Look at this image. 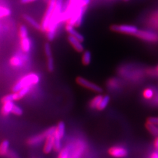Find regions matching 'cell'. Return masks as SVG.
Returning <instances> with one entry per match:
<instances>
[{"label":"cell","instance_id":"cell-22","mask_svg":"<svg viewBox=\"0 0 158 158\" xmlns=\"http://www.w3.org/2000/svg\"><path fill=\"white\" fill-rule=\"evenodd\" d=\"M10 63H11V65L14 67H20L22 65L23 60L21 57H19L18 56H15L11 59Z\"/></svg>","mask_w":158,"mask_h":158},{"label":"cell","instance_id":"cell-35","mask_svg":"<svg viewBox=\"0 0 158 158\" xmlns=\"http://www.w3.org/2000/svg\"><path fill=\"white\" fill-rule=\"evenodd\" d=\"M36 0H21V2L23 4H27L29 3H32L34 2H36Z\"/></svg>","mask_w":158,"mask_h":158},{"label":"cell","instance_id":"cell-3","mask_svg":"<svg viewBox=\"0 0 158 158\" xmlns=\"http://www.w3.org/2000/svg\"><path fill=\"white\" fill-rule=\"evenodd\" d=\"M86 10V7L79 6L75 11V13H73L72 17L67 21V24H69V25H71L73 27H80L82 23L84 15H85Z\"/></svg>","mask_w":158,"mask_h":158},{"label":"cell","instance_id":"cell-10","mask_svg":"<svg viewBox=\"0 0 158 158\" xmlns=\"http://www.w3.org/2000/svg\"><path fill=\"white\" fill-rule=\"evenodd\" d=\"M68 41L71 44V46L73 47V48L78 52H84V46L81 41H79L78 40L75 38L71 35L68 36Z\"/></svg>","mask_w":158,"mask_h":158},{"label":"cell","instance_id":"cell-19","mask_svg":"<svg viewBox=\"0 0 158 158\" xmlns=\"http://www.w3.org/2000/svg\"><path fill=\"white\" fill-rule=\"evenodd\" d=\"M92 61V55L90 51H85L83 53L82 57V62L84 65H90Z\"/></svg>","mask_w":158,"mask_h":158},{"label":"cell","instance_id":"cell-14","mask_svg":"<svg viewBox=\"0 0 158 158\" xmlns=\"http://www.w3.org/2000/svg\"><path fill=\"white\" fill-rule=\"evenodd\" d=\"M23 19L33 28H34L36 30H40V31H41V24H40L36 20L33 19L32 17L28 15H24Z\"/></svg>","mask_w":158,"mask_h":158},{"label":"cell","instance_id":"cell-1","mask_svg":"<svg viewBox=\"0 0 158 158\" xmlns=\"http://www.w3.org/2000/svg\"><path fill=\"white\" fill-rule=\"evenodd\" d=\"M63 0H56V6L54 7L52 17L49 20L47 28V38L49 41H53L56 36V30L59 22H61V16L62 14V7Z\"/></svg>","mask_w":158,"mask_h":158},{"label":"cell","instance_id":"cell-36","mask_svg":"<svg viewBox=\"0 0 158 158\" xmlns=\"http://www.w3.org/2000/svg\"><path fill=\"white\" fill-rule=\"evenodd\" d=\"M44 1H46V2H48V1H49V0H44Z\"/></svg>","mask_w":158,"mask_h":158},{"label":"cell","instance_id":"cell-16","mask_svg":"<svg viewBox=\"0 0 158 158\" xmlns=\"http://www.w3.org/2000/svg\"><path fill=\"white\" fill-rule=\"evenodd\" d=\"M14 103L13 102H8L3 103L2 109V113L4 116H7L11 113Z\"/></svg>","mask_w":158,"mask_h":158},{"label":"cell","instance_id":"cell-15","mask_svg":"<svg viewBox=\"0 0 158 158\" xmlns=\"http://www.w3.org/2000/svg\"><path fill=\"white\" fill-rule=\"evenodd\" d=\"M110 97L108 95H106L104 96H102L101 100L99 103L98 106L96 107V110L98 111H103V110L107 107L109 103H110Z\"/></svg>","mask_w":158,"mask_h":158},{"label":"cell","instance_id":"cell-32","mask_svg":"<svg viewBox=\"0 0 158 158\" xmlns=\"http://www.w3.org/2000/svg\"><path fill=\"white\" fill-rule=\"evenodd\" d=\"M90 3V0H80L79 1V6L83 7H87Z\"/></svg>","mask_w":158,"mask_h":158},{"label":"cell","instance_id":"cell-37","mask_svg":"<svg viewBox=\"0 0 158 158\" xmlns=\"http://www.w3.org/2000/svg\"><path fill=\"white\" fill-rule=\"evenodd\" d=\"M157 71H158V67H157Z\"/></svg>","mask_w":158,"mask_h":158},{"label":"cell","instance_id":"cell-5","mask_svg":"<svg viewBox=\"0 0 158 158\" xmlns=\"http://www.w3.org/2000/svg\"><path fill=\"white\" fill-rule=\"evenodd\" d=\"M138 38L147 42L156 43L158 42V34L145 30H138L135 35Z\"/></svg>","mask_w":158,"mask_h":158},{"label":"cell","instance_id":"cell-31","mask_svg":"<svg viewBox=\"0 0 158 158\" xmlns=\"http://www.w3.org/2000/svg\"><path fill=\"white\" fill-rule=\"evenodd\" d=\"M13 101H14V99H13V94H8L6 96H4L2 100V102L3 103H6V102H13Z\"/></svg>","mask_w":158,"mask_h":158},{"label":"cell","instance_id":"cell-18","mask_svg":"<svg viewBox=\"0 0 158 158\" xmlns=\"http://www.w3.org/2000/svg\"><path fill=\"white\" fill-rule=\"evenodd\" d=\"M146 127L147 128V130L149 131L153 136H154L156 137L158 136V125L153 124V123L149 122H146Z\"/></svg>","mask_w":158,"mask_h":158},{"label":"cell","instance_id":"cell-30","mask_svg":"<svg viewBox=\"0 0 158 158\" xmlns=\"http://www.w3.org/2000/svg\"><path fill=\"white\" fill-rule=\"evenodd\" d=\"M48 70L49 72H53L54 70V61L52 57H48Z\"/></svg>","mask_w":158,"mask_h":158},{"label":"cell","instance_id":"cell-27","mask_svg":"<svg viewBox=\"0 0 158 158\" xmlns=\"http://www.w3.org/2000/svg\"><path fill=\"white\" fill-rule=\"evenodd\" d=\"M11 113H13L14 115H17V116H20V115H21L23 113V110H22L21 107L14 104V106L13 107V109H12Z\"/></svg>","mask_w":158,"mask_h":158},{"label":"cell","instance_id":"cell-21","mask_svg":"<svg viewBox=\"0 0 158 158\" xmlns=\"http://www.w3.org/2000/svg\"><path fill=\"white\" fill-rule=\"evenodd\" d=\"M103 96L102 95H98L95 96L94 98H93L91 101L90 102V103H89V106H90V107L92 109H96L97 106H98L99 103H100L101 99Z\"/></svg>","mask_w":158,"mask_h":158},{"label":"cell","instance_id":"cell-23","mask_svg":"<svg viewBox=\"0 0 158 158\" xmlns=\"http://www.w3.org/2000/svg\"><path fill=\"white\" fill-rule=\"evenodd\" d=\"M59 154L58 158H71L70 149L68 147H66L59 151Z\"/></svg>","mask_w":158,"mask_h":158},{"label":"cell","instance_id":"cell-20","mask_svg":"<svg viewBox=\"0 0 158 158\" xmlns=\"http://www.w3.org/2000/svg\"><path fill=\"white\" fill-rule=\"evenodd\" d=\"M9 142L8 140H3L1 144H0V156H3L6 154L9 150Z\"/></svg>","mask_w":158,"mask_h":158},{"label":"cell","instance_id":"cell-12","mask_svg":"<svg viewBox=\"0 0 158 158\" xmlns=\"http://www.w3.org/2000/svg\"><path fill=\"white\" fill-rule=\"evenodd\" d=\"M66 31L67 32L70 34L71 36L75 37L77 40H78L79 41H81V42H83L84 40H85V38L82 35L81 33H79L77 31H76L75 28H74V27L69 25V24H67L66 26Z\"/></svg>","mask_w":158,"mask_h":158},{"label":"cell","instance_id":"cell-26","mask_svg":"<svg viewBox=\"0 0 158 158\" xmlns=\"http://www.w3.org/2000/svg\"><path fill=\"white\" fill-rule=\"evenodd\" d=\"M11 12L10 9L6 7H3L0 6V18L4 17H7L11 15Z\"/></svg>","mask_w":158,"mask_h":158},{"label":"cell","instance_id":"cell-29","mask_svg":"<svg viewBox=\"0 0 158 158\" xmlns=\"http://www.w3.org/2000/svg\"><path fill=\"white\" fill-rule=\"evenodd\" d=\"M44 51H45V53H46V56L47 58L52 57L51 46L48 42L46 43L45 45H44Z\"/></svg>","mask_w":158,"mask_h":158},{"label":"cell","instance_id":"cell-6","mask_svg":"<svg viewBox=\"0 0 158 158\" xmlns=\"http://www.w3.org/2000/svg\"><path fill=\"white\" fill-rule=\"evenodd\" d=\"M56 3V0H49L48 2V8L45 15H44V17L42 19V22L41 24V31L42 32H46L47 31L49 20H50L54 7H55Z\"/></svg>","mask_w":158,"mask_h":158},{"label":"cell","instance_id":"cell-2","mask_svg":"<svg viewBox=\"0 0 158 158\" xmlns=\"http://www.w3.org/2000/svg\"><path fill=\"white\" fill-rule=\"evenodd\" d=\"M40 81L38 75L34 73H31L28 75L24 76L21 80L17 82L13 87V92H16L19 91L21 89L26 86H31L38 84Z\"/></svg>","mask_w":158,"mask_h":158},{"label":"cell","instance_id":"cell-4","mask_svg":"<svg viewBox=\"0 0 158 158\" xmlns=\"http://www.w3.org/2000/svg\"><path fill=\"white\" fill-rule=\"evenodd\" d=\"M112 31L128 35H135L138 28L132 24H113L110 27Z\"/></svg>","mask_w":158,"mask_h":158},{"label":"cell","instance_id":"cell-33","mask_svg":"<svg viewBox=\"0 0 158 158\" xmlns=\"http://www.w3.org/2000/svg\"><path fill=\"white\" fill-rule=\"evenodd\" d=\"M149 158H158V150L153 152L150 154Z\"/></svg>","mask_w":158,"mask_h":158},{"label":"cell","instance_id":"cell-38","mask_svg":"<svg viewBox=\"0 0 158 158\" xmlns=\"http://www.w3.org/2000/svg\"><path fill=\"white\" fill-rule=\"evenodd\" d=\"M157 120H158V117H157Z\"/></svg>","mask_w":158,"mask_h":158},{"label":"cell","instance_id":"cell-34","mask_svg":"<svg viewBox=\"0 0 158 158\" xmlns=\"http://www.w3.org/2000/svg\"><path fill=\"white\" fill-rule=\"evenodd\" d=\"M154 146L156 150H158V136H156L154 142Z\"/></svg>","mask_w":158,"mask_h":158},{"label":"cell","instance_id":"cell-8","mask_svg":"<svg viewBox=\"0 0 158 158\" xmlns=\"http://www.w3.org/2000/svg\"><path fill=\"white\" fill-rule=\"evenodd\" d=\"M108 154L115 158H125L128 156V150L121 146H113L108 150Z\"/></svg>","mask_w":158,"mask_h":158},{"label":"cell","instance_id":"cell-11","mask_svg":"<svg viewBox=\"0 0 158 158\" xmlns=\"http://www.w3.org/2000/svg\"><path fill=\"white\" fill-rule=\"evenodd\" d=\"M46 139L45 144L44 146V152L45 154H49L53 150V143H54V136L53 135H48Z\"/></svg>","mask_w":158,"mask_h":158},{"label":"cell","instance_id":"cell-24","mask_svg":"<svg viewBox=\"0 0 158 158\" xmlns=\"http://www.w3.org/2000/svg\"><path fill=\"white\" fill-rule=\"evenodd\" d=\"M154 90L151 88H146L143 92V97L146 100H151L154 97Z\"/></svg>","mask_w":158,"mask_h":158},{"label":"cell","instance_id":"cell-9","mask_svg":"<svg viewBox=\"0 0 158 158\" xmlns=\"http://www.w3.org/2000/svg\"><path fill=\"white\" fill-rule=\"evenodd\" d=\"M65 125L63 121L59 122L57 127H55V131H54L53 136L56 139L61 140L65 135Z\"/></svg>","mask_w":158,"mask_h":158},{"label":"cell","instance_id":"cell-25","mask_svg":"<svg viewBox=\"0 0 158 158\" xmlns=\"http://www.w3.org/2000/svg\"><path fill=\"white\" fill-rule=\"evenodd\" d=\"M19 36L21 38L28 36V29L25 25H21L19 28Z\"/></svg>","mask_w":158,"mask_h":158},{"label":"cell","instance_id":"cell-28","mask_svg":"<svg viewBox=\"0 0 158 158\" xmlns=\"http://www.w3.org/2000/svg\"><path fill=\"white\" fill-rule=\"evenodd\" d=\"M61 140L56 139L54 138V143H53V150L56 152H59L61 150Z\"/></svg>","mask_w":158,"mask_h":158},{"label":"cell","instance_id":"cell-7","mask_svg":"<svg viewBox=\"0 0 158 158\" xmlns=\"http://www.w3.org/2000/svg\"><path fill=\"white\" fill-rule=\"evenodd\" d=\"M76 81L78 85L84 88L89 89V90H92L95 92L101 93L103 92V89L100 86H99L95 83L88 81L87 79L83 77H77L76 79Z\"/></svg>","mask_w":158,"mask_h":158},{"label":"cell","instance_id":"cell-13","mask_svg":"<svg viewBox=\"0 0 158 158\" xmlns=\"http://www.w3.org/2000/svg\"><path fill=\"white\" fill-rule=\"evenodd\" d=\"M31 90V86H26L21 89L19 91L13 93L14 101L19 100L25 96Z\"/></svg>","mask_w":158,"mask_h":158},{"label":"cell","instance_id":"cell-17","mask_svg":"<svg viewBox=\"0 0 158 158\" xmlns=\"http://www.w3.org/2000/svg\"><path fill=\"white\" fill-rule=\"evenodd\" d=\"M21 44L23 50L24 52L28 53L30 52V50H31V40H30V39L28 38V36L21 38Z\"/></svg>","mask_w":158,"mask_h":158}]
</instances>
